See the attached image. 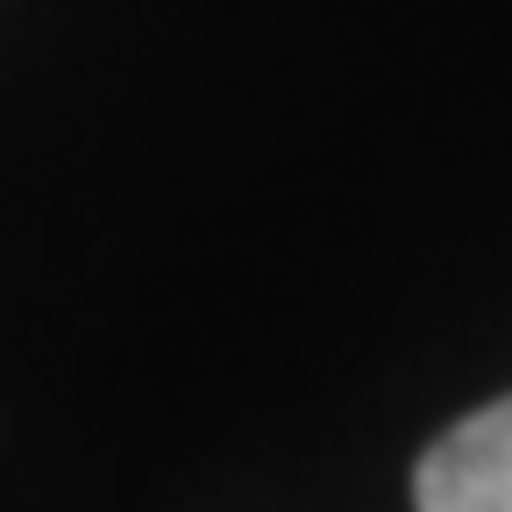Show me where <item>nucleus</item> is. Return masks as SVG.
Returning a JSON list of instances; mask_svg holds the SVG:
<instances>
[{
	"instance_id": "obj_1",
	"label": "nucleus",
	"mask_w": 512,
	"mask_h": 512,
	"mask_svg": "<svg viewBox=\"0 0 512 512\" xmlns=\"http://www.w3.org/2000/svg\"><path fill=\"white\" fill-rule=\"evenodd\" d=\"M413 512H512V392L456 420L413 463Z\"/></svg>"
}]
</instances>
